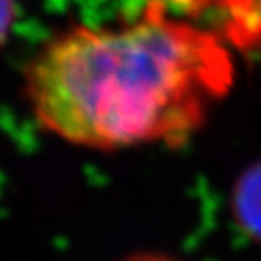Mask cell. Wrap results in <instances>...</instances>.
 <instances>
[{
	"label": "cell",
	"instance_id": "cell-2",
	"mask_svg": "<svg viewBox=\"0 0 261 261\" xmlns=\"http://www.w3.org/2000/svg\"><path fill=\"white\" fill-rule=\"evenodd\" d=\"M240 207L252 224L261 228V167L252 170V174L244 180L240 188Z\"/></svg>",
	"mask_w": 261,
	"mask_h": 261
},
{
	"label": "cell",
	"instance_id": "cell-4",
	"mask_svg": "<svg viewBox=\"0 0 261 261\" xmlns=\"http://www.w3.org/2000/svg\"><path fill=\"white\" fill-rule=\"evenodd\" d=\"M124 261H180V259L168 257V255H161V253H136V255L126 257Z\"/></svg>",
	"mask_w": 261,
	"mask_h": 261
},
{
	"label": "cell",
	"instance_id": "cell-3",
	"mask_svg": "<svg viewBox=\"0 0 261 261\" xmlns=\"http://www.w3.org/2000/svg\"><path fill=\"white\" fill-rule=\"evenodd\" d=\"M14 0H0V45L6 41L12 23H14Z\"/></svg>",
	"mask_w": 261,
	"mask_h": 261
},
{
	"label": "cell",
	"instance_id": "cell-1",
	"mask_svg": "<svg viewBox=\"0 0 261 261\" xmlns=\"http://www.w3.org/2000/svg\"><path fill=\"white\" fill-rule=\"evenodd\" d=\"M230 84L232 60L223 43L163 16L64 33L25 74L39 124L93 149L180 145L203 126Z\"/></svg>",
	"mask_w": 261,
	"mask_h": 261
}]
</instances>
